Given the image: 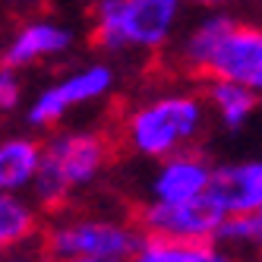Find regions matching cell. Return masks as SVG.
Wrapping results in <instances>:
<instances>
[{
    "instance_id": "7a4b0ae2",
    "label": "cell",
    "mask_w": 262,
    "mask_h": 262,
    "mask_svg": "<svg viewBox=\"0 0 262 262\" xmlns=\"http://www.w3.org/2000/svg\"><path fill=\"white\" fill-rule=\"evenodd\" d=\"M199 123H202V107L196 98L167 95L129 117L126 139L136 152L161 158V155H174L183 142H190Z\"/></svg>"
},
{
    "instance_id": "5b68a950",
    "label": "cell",
    "mask_w": 262,
    "mask_h": 262,
    "mask_svg": "<svg viewBox=\"0 0 262 262\" xmlns=\"http://www.w3.org/2000/svg\"><path fill=\"white\" fill-rule=\"evenodd\" d=\"M205 76L231 79L253 92H262V29L231 23L205 67Z\"/></svg>"
},
{
    "instance_id": "ba28073f",
    "label": "cell",
    "mask_w": 262,
    "mask_h": 262,
    "mask_svg": "<svg viewBox=\"0 0 262 262\" xmlns=\"http://www.w3.org/2000/svg\"><path fill=\"white\" fill-rule=\"evenodd\" d=\"M209 196L221 205L228 215L256 212L262 209V161L247 164H228L212 171Z\"/></svg>"
},
{
    "instance_id": "e0dca14e",
    "label": "cell",
    "mask_w": 262,
    "mask_h": 262,
    "mask_svg": "<svg viewBox=\"0 0 262 262\" xmlns=\"http://www.w3.org/2000/svg\"><path fill=\"white\" fill-rule=\"evenodd\" d=\"M215 237L224 240H250L262 247V209L256 212H240V215H228L221 221V228Z\"/></svg>"
},
{
    "instance_id": "7c38bea8",
    "label": "cell",
    "mask_w": 262,
    "mask_h": 262,
    "mask_svg": "<svg viewBox=\"0 0 262 262\" xmlns=\"http://www.w3.org/2000/svg\"><path fill=\"white\" fill-rule=\"evenodd\" d=\"M218 253L209 243L193 240H164V237H145L142 250L133 262H215Z\"/></svg>"
},
{
    "instance_id": "5bb4252c",
    "label": "cell",
    "mask_w": 262,
    "mask_h": 262,
    "mask_svg": "<svg viewBox=\"0 0 262 262\" xmlns=\"http://www.w3.org/2000/svg\"><path fill=\"white\" fill-rule=\"evenodd\" d=\"M32 231H35V212L23 199L0 190V250L23 243L26 237H32Z\"/></svg>"
},
{
    "instance_id": "3957f363",
    "label": "cell",
    "mask_w": 262,
    "mask_h": 262,
    "mask_svg": "<svg viewBox=\"0 0 262 262\" xmlns=\"http://www.w3.org/2000/svg\"><path fill=\"white\" fill-rule=\"evenodd\" d=\"M142 243H145V237L133 234L123 224L82 218V221L51 228L45 237V253L51 259H73V256H117V259H123L129 253H139Z\"/></svg>"
},
{
    "instance_id": "52a82bcc",
    "label": "cell",
    "mask_w": 262,
    "mask_h": 262,
    "mask_svg": "<svg viewBox=\"0 0 262 262\" xmlns=\"http://www.w3.org/2000/svg\"><path fill=\"white\" fill-rule=\"evenodd\" d=\"M111 79H114V76H111L107 67H89V70L76 73V76L63 79L60 85L41 92V98L35 101V107L29 111V120L35 126H48L54 120H60V114L70 111L73 104L92 101V98H98L101 92H107Z\"/></svg>"
},
{
    "instance_id": "9a60e30c",
    "label": "cell",
    "mask_w": 262,
    "mask_h": 262,
    "mask_svg": "<svg viewBox=\"0 0 262 262\" xmlns=\"http://www.w3.org/2000/svg\"><path fill=\"white\" fill-rule=\"evenodd\" d=\"M231 23H234V19H228V16H215V19L202 23V26L193 32V38L186 41V48H183V60H186V67H190L193 73L205 76V67H209L212 54H215V48H218V41H221V35L231 29Z\"/></svg>"
},
{
    "instance_id": "2e32d148",
    "label": "cell",
    "mask_w": 262,
    "mask_h": 262,
    "mask_svg": "<svg viewBox=\"0 0 262 262\" xmlns=\"http://www.w3.org/2000/svg\"><path fill=\"white\" fill-rule=\"evenodd\" d=\"M73 186L67 183V177L57 171L54 164H48L41 158L38 164V174H35V196H38V202L45 205V209H60V205L67 202Z\"/></svg>"
},
{
    "instance_id": "8992f818",
    "label": "cell",
    "mask_w": 262,
    "mask_h": 262,
    "mask_svg": "<svg viewBox=\"0 0 262 262\" xmlns=\"http://www.w3.org/2000/svg\"><path fill=\"white\" fill-rule=\"evenodd\" d=\"M41 158L57 167L70 186H82L101 171L107 158V142L98 133H63L41 148Z\"/></svg>"
},
{
    "instance_id": "9c48e42d",
    "label": "cell",
    "mask_w": 262,
    "mask_h": 262,
    "mask_svg": "<svg viewBox=\"0 0 262 262\" xmlns=\"http://www.w3.org/2000/svg\"><path fill=\"white\" fill-rule=\"evenodd\" d=\"M212 167L199 155H174L155 177V196L161 202H186L209 193Z\"/></svg>"
},
{
    "instance_id": "6da1fadb",
    "label": "cell",
    "mask_w": 262,
    "mask_h": 262,
    "mask_svg": "<svg viewBox=\"0 0 262 262\" xmlns=\"http://www.w3.org/2000/svg\"><path fill=\"white\" fill-rule=\"evenodd\" d=\"M180 0H98L95 45L117 51L126 45L158 48L177 19Z\"/></svg>"
},
{
    "instance_id": "277c9868",
    "label": "cell",
    "mask_w": 262,
    "mask_h": 262,
    "mask_svg": "<svg viewBox=\"0 0 262 262\" xmlns=\"http://www.w3.org/2000/svg\"><path fill=\"white\" fill-rule=\"evenodd\" d=\"M224 218H228V212L209 193L199 199H186V202H161L158 199L155 205L139 212V224H142L145 237L193 240V243L212 240Z\"/></svg>"
},
{
    "instance_id": "ac0fdd59",
    "label": "cell",
    "mask_w": 262,
    "mask_h": 262,
    "mask_svg": "<svg viewBox=\"0 0 262 262\" xmlns=\"http://www.w3.org/2000/svg\"><path fill=\"white\" fill-rule=\"evenodd\" d=\"M19 101V79H16V67L0 63V111H13Z\"/></svg>"
},
{
    "instance_id": "8fae6325",
    "label": "cell",
    "mask_w": 262,
    "mask_h": 262,
    "mask_svg": "<svg viewBox=\"0 0 262 262\" xmlns=\"http://www.w3.org/2000/svg\"><path fill=\"white\" fill-rule=\"evenodd\" d=\"M41 164V145L32 139H7L0 142V190H19L32 183Z\"/></svg>"
},
{
    "instance_id": "d6986e66",
    "label": "cell",
    "mask_w": 262,
    "mask_h": 262,
    "mask_svg": "<svg viewBox=\"0 0 262 262\" xmlns=\"http://www.w3.org/2000/svg\"><path fill=\"white\" fill-rule=\"evenodd\" d=\"M60 262H120L117 256H73V259H60Z\"/></svg>"
},
{
    "instance_id": "44dd1931",
    "label": "cell",
    "mask_w": 262,
    "mask_h": 262,
    "mask_svg": "<svg viewBox=\"0 0 262 262\" xmlns=\"http://www.w3.org/2000/svg\"><path fill=\"white\" fill-rule=\"evenodd\" d=\"M215 262H231V259H228V256H221V253H218V259H215Z\"/></svg>"
},
{
    "instance_id": "30bf717a",
    "label": "cell",
    "mask_w": 262,
    "mask_h": 262,
    "mask_svg": "<svg viewBox=\"0 0 262 262\" xmlns=\"http://www.w3.org/2000/svg\"><path fill=\"white\" fill-rule=\"evenodd\" d=\"M67 45H70V32L67 29H57L51 23H32V26H26L19 35H16V41L7 48L4 63L7 67H26L35 57L63 51Z\"/></svg>"
},
{
    "instance_id": "ffe728a7",
    "label": "cell",
    "mask_w": 262,
    "mask_h": 262,
    "mask_svg": "<svg viewBox=\"0 0 262 262\" xmlns=\"http://www.w3.org/2000/svg\"><path fill=\"white\" fill-rule=\"evenodd\" d=\"M193 4H202V7H212V4H224V0H193Z\"/></svg>"
},
{
    "instance_id": "4fadbf2b",
    "label": "cell",
    "mask_w": 262,
    "mask_h": 262,
    "mask_svg": "<svg viewBox=\"0 0 262 262\" xmlns=\"http://www.w3.org/2000/svg\"><path fill=\"white\" fill-rule=\"evenodd\" d=\"M209 98L218 107L221 120L231 129H237L256 107V92L247 89V85H240V82H231V79H215L212 89H209Z\"/></svg>"
}]
</instances>
